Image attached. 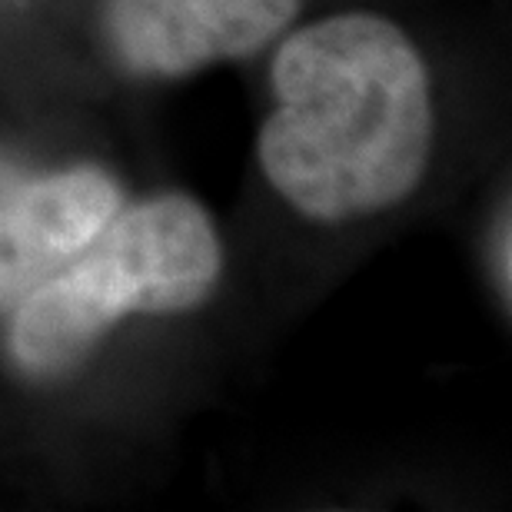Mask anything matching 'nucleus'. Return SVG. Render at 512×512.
Segmentation results:
<instances>
[{
  "instance_id": "nucleus-1",
  "label": "nucleus",
  "mask_w": 512,
  "mask_h": 512,
  "mask_svg": "<svg viewBox=\"0 0 512 512\" xmlns=\"http://www.w3.org/2000/svg\"><path fill=\"white\" fill-rule=\"evenodd\" d=\"M273 94L256 157L296 213L353 223L419 190L433 97L416 44L389 17L356 10L293 30L273 57Z\"/></svg>"
},
{
  "instance_id": "nucleus-2",
  "label": "nucleus",
  "mask_w": 512,
  "mask_h": 512,
  "mask_svg": "<svg viewBox=\"0 0 512 512\" xmlns=\"http://www.w3.org/2000/svg\"><path fill=\"white\" fill-rule=\"evenodd\" d=\"M220 273V233L193 197L163 193L120 207L84 253L14 306L10 356L20 373L54 380L77 370L124 316L197 310Z\"/></svg>"
},
{
  "instance_id": "nucleus-3",
  "label": "nucleus",
  "mask_w": 512,
  "mask_h": 512,
  "mask_svg": "<svg viewBox=\"0 0 512 512\" xmlns=\"http://www.w3.org/2000/svg\"><path fill=\"white\" fill-rule=\"evenodd\" d=\"M303 0H107L104 34L137 77L177 80L270 47Z\"/></svg>"
},
{
  "instance_id": "nucleus-4",
  "label": "nucleus",
  "mask_w": 512,
  "mask_h": 512,
  "mask_svg": "<svg viewBox=\"0 0 512 512\" xmlns=\"http://www.w3.org/2000/svg\"><path fill=\"white\" fill-rule=\"evenodd\" d=\"M120 207V183L100 167L10 177L0 187V310L84 253Z\"/></svg>"
}]
</instances>
